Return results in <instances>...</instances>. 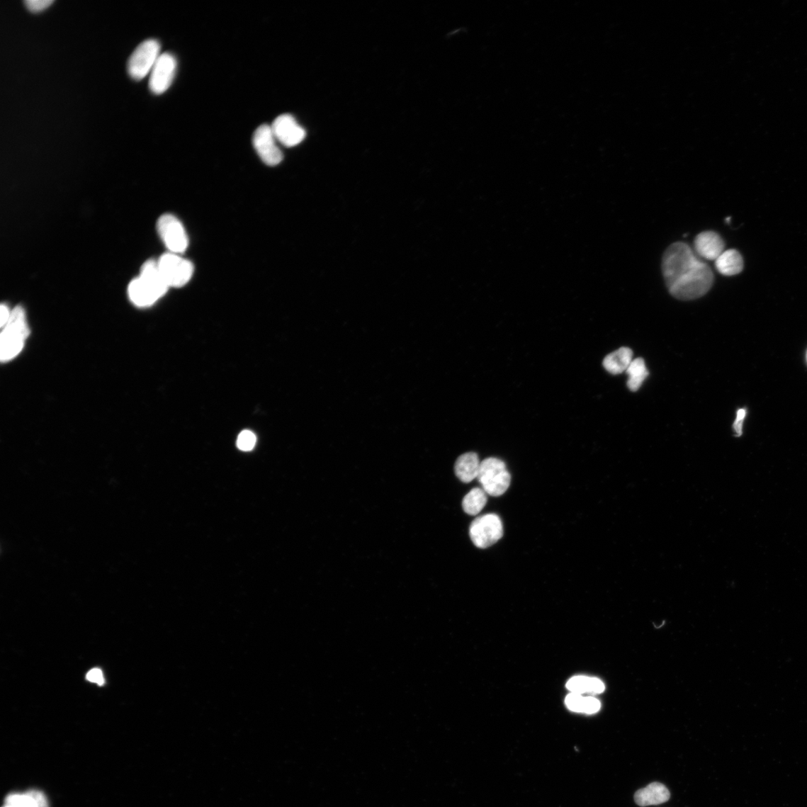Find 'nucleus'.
I'll use <instances>...</instances> for the list:
<instances>
[{
  "mask_svg": "<svg viewBox=\"0 0 807 807\" xmlns=\"http://www.w3.org/2000/svg\"><path fill=\"white\" fill-rule=\"evenodd\" d=\"M662 271L670 293L679 300L704 296L714 281L710 267L684 242L674 243L666 250Z\"/></svg>",
  "mask_w": 807,
  "mask_h": 807,
  "instance_id": "obj_1",
  "label": "nucleus"
},
{
  "mask_svg": "<svg viewBox=\"0 0 807 807\" xmlns=\"http://www.w3.org/2000/svg\"><path fill=\"white\" fill-rule=\"evenodd\" d=\"M626 372L628 376L627 386L633 392L638 391L649 376L645 362L643 359L633 360Z\"/></svg>",
  "mask_w": 807,
  "mask_h": 807,
  "instance_id": "obj_19",
  "label": "nucleus"
},
{
  "mask_svg": "<svg viewBox=\"0 0 807 807\" xmlns=\"http://www.w3.org/2000/svg\"><path fill=\"white\" fill-rule=\"evenodd\" d=\"M176 67V60L172 54L162 53L150 72L149 79L150 91L155 94L166 92L173 83Z\"/></svg>",
  "mask_w": 807,
  "mask_h": 807,
  "instance_id": "obj_10",
  "label": "nucleus"
},
{
  "mask_svg": "<svg viewBox=\"0 0 807 807\" xmlns=\"http://www.w3.org/2000/svg\"><path fill=\"white\" fill-rule=\"evenodd\" d=\"M164 281L170 287H182L193 278L194 266L181 254L167 253L157 261Z\"/></svg>",
  "mask_w": 807,
  "mask_h": 807,
  "instance_id": "obj_5",
  "label": "nucleus"
},
{
  "mask_svg": "<svg viewBox=\"0 0 807 807\" xmlns=\"http://www.w3.org/2000/svg\"><path fill=\"white\" fill-rule=\"evenodd\" d=\"M716 267L723 276H736L743 269V258L740 253L735 250L725 251L716 259Z\"/></svg>",
  "mask_w": 807,
  "mask_h": 807,
  "instance_id": "obj_16",
  "label": "nucleus"
},
{
  "mask_svg": "<svg viewBox=\"0 0 807 807\" xmlns=\"http://www.w3.org/2000/svg\"><path fill=\"white\" fill-rule=\"evenodd\" d=\"M600 709V703L592 696L585 697L582 713L594 714Z\"/></svg>",
  "mask_w": 807,
  "mask_h": 807,
  "instance_id": "obj_24",
  "label": "nucleus"
},
{
  "mask_svg": "<svg viewBox=\"0 0 807 807\" xmlns=\"http://www.w3.org/2000/svg\"><path fill=\"white\" fill-rule=\"evenodd\" d=\"M86 679L89 682L98 684L99 686H103L105 682L102 671L98 668L91 670L87 674Z\"/></svg>",
  "mask_w": 807,
  "mask_h": 807,
  "instance_id": "obj_26",
  "label": "nucleus"
},
{
  "mask_svg": "<svg viewBox=\"0 0 807 807\" xmlns=\"http://www.w3.org/2000/svg\"><path fill=\"white\" fill-rule=\"evenodd\" d=\"M481 462L476 453H468L461 456L455 465L456 474L464 483L471 482L478 478Z\"/></svg>",
  "mask_w": 807,
  "mask_h": 807,
  "instance_id": "obj_14",
  "label": "nucleus"
},
{
  "mask_svg": "<svg viewBox=\"0 0 807 807\" xmlns=\"http://www.w3.org/2000/svg\"><path fill=\"white\" fill-rule=\"evenodd\" d=\"M3 328L0 339V357L3 362H8L18 356L23 348L25 340L30 334L23 307H16L11 312L10 318Z\"/></svg>",
  "mask_w": 807,
  "mask_h": 807,
  "instance_id": "obj_3",
  "label": "nucleus"
},
{
  "mask_svg": "<svg viewBox=\"0 0 807 807\" xmlns=\"http://www.w3.org/2000/svg\"><path fill=\"white\" fill-rule=\"evenodd\" d=\"M694 249L697 256L708 261H716L724 252V242L717 232L705 231L695 238Z\"/></svg>",
  "mask_w": 807,
  "mask_h": 807,
  "instance_id": "obj_12",
  "label": "nucleus"
},
{
  "mask_svg": "<svg viewBox=\"0 0 807 807\" xmlns=\"http://www.w3.org/2000/svg\"><path fill=\"white\" fill-rule=\"evenodd\" d=\"M477 478L486 493L492 497L504 495L512 480L505 463L496 458H489L481 462Z\"/></svg>",
  "mask_w": 807,
  "mask_h": 807,
  "instance_id": "obj_4",
  "label": "nucleus"
},
{
  "mask_svg": "<svg viewBox=\"0 0 807 807\" xmlns=\"http://www.w3.org/2000/svg\"><path fill=\"white\" fill-rule=\"evenodd\" d=\"M585 697L580 694L571 693L565 700L568 708L573 712L582 713Z\"/></svg>",
  "mask_w": 807,
  "mask_h": 807,
  "instance_id": "obj_22",
  "label": "nucleus"
},
{
  "mask_svg": "<svg viewBox=\"0 0 807 807\" xmlns=\"http://www.w3.org/2000/svg\"><path fill=\"white\" fill-rule=\"evenodd\" d=\"M0 316H1V318H0V322H1V327H4L8 322L11 316V312L6 305H1V308H0Z\"/></svg>",
  "mask_w": 807,
  "mask_h": 807,
  "instance_id": "obj_27",
  "label": "nucleus"
},
{
  "mask_svg": "<svg viewBox=\"0 0 807 807\" xmlns=\"http://www.w3.org/2000/svg\"><path fill=\"white\" fill-rule=\"evenodd\" d=\"M670 797L671 794L665 785L653 783L636 793L635 801L640 806H647L665 803Z\"/></svg>",
  "mask_w": 807,
  "mask_h": 807,
  "instance_id": "obj_13",
  "label": "nucleus"
},
{
  "mask_svg": "<svg viewBox=\"0 0 807 807\" xmlns=\"http://www.w3.org/2000/svg\"><path fill=\"white\" fill-rule=\"evenodd\" d=\"M806 358H807V354H806Z\"/></svg>",
  "mask_w": 807,
  "mask_h": 807,
  "instance_id": "obj_28",
  "label": "nucleus"
},
{
  "mask_svg": "<svg viewBox=\"0 0 807 807\" xmlns=\"http://www.w3.org/2000/svg\"><path fill=\"white\" fill-rule=\"evenodd\" d=\"M567 688L572 693L580 694L586 692L598 694L605 690L604 682L599 679L582 676L571 678L568 682Z\"/></svg>",
  "mask_w": 807,
  "mask_h": 807,
  "instance_id": "obj_17",
  "label": "nucleus"
},
{
  "mask_svg": "<svg viewBox=\"0 0 807 807\" xmlns=\"http://www.w3.org/2000/svg\"><path fill=\"white\" fill-rule=\"evenodd\" d=\"M169 287L164 281L157 261L149 259L145 262L138 278L132 280L128 286V295L137 307H146L155 304Z\"/></svg>",
  "mask_w": 807,
  "mask_h": 807,
  "instance_id": "obj_2",
  "label": "nucleus"
},
{
  "mask_svg": "<svg viewBox=\"0 0 807 807\" xmlns=\"http://www.w3.org/2000/svg\"><path fill=\"white\" fill-rule=\"evenodd\" d=\"M256 441V436L253 432L250 431H243L239 435L237 446L242 451H249L254 448Z\"/></svg>",
  "mask_w": 807,
  "mask_h": 807,
  "instance_id": "obj_21",
  "label": "nucleus"
},
{
  "mask_svg": "<svg viewBox=\"0 0 807 807\" xmlns=\"http://www.w3.org/2000/svg\"><path fill=\"white\" fill-rule=\"evenodd\" d=\"M160 44L155 39L144 40L132 53L128 64L130 76L141 80L152 72L160 56Z\"/></svg>",
  "mask_w": 807,
  "mask_h": 807,
  "instance_id": "obj_6",
  "label": "nucleus"
},
{
  "mask_svg": "<svg viewBox=\"0 0 807 807\" xmlns=\"http://www.w3.org/2000/svg\"><path fill=\"white\" fill-rule=\"evenodd\" d=\"M277 140L268 125L259 126L254 133L253 145L262 161L269 167H276L283 158L282 152L277 145Z\"/></svg>",
  "mask_w": 807,
  "mask_h": 807,
  "instance_id": "obj_9",
  "label": "nucleus"
},
{
  "mask_svg": "<svg viewBox=\"0 0 807 807\" xmlns=\"http://www.w3.org/2000/svg\"><path fill=\"white\" fill-rule=\"evenodd\" d=\"M26 7L32 12H39L47 9L53 4L52 0H26Z\"/></svg>",
  "mask_w": 807,
  "mask_h": 807,
  "instance_id": "obj_23",
  "label": "nucleus"
},
{
  "mask_svg": "<svg viewBox=\"0 0 807 807\" xmlns=\"http://www.w3.org/2000/svg\"><path fill=\"white\" fill-rule=\"evenodd\" d=\"M470 536L478 548H488L503 536L500 517L495 514H488L475 519L470 528Z\"/></svg>",
  "mask_w": 807,
  "mask_h": 807,
  "instance_id": "obj_8",
  "label": "nucleus"
},
{
  "mask_svg": "<svg viewBox=\"0 0 807 807\" xmlns=\"http://www.w3.org/2000/svg\"><path fill=\"white\" fill-rule=\"evenodd\" d=\"M158 234L169 252L181 254L188 246V238L181 222L173 215H162L157 224Z\"/></svg>",
  "mask_w": 807,
  "mask_h": 807,
  "instance_id": "obj_7",
  "label": "nucleus"
},
{
  "mask_svg": "<svg viewBox=\"0 0 807 807\" xmlns=\"http://www.w3.org/2000/svg\"><path fill=\"white\" fill-rule=\"evenodd\" d=\"M271 127L277 141L287 147L302 143L306 137L305 129L289 114L278 116Z\"/></svg>",
  "mask_w": 807,
  "mask_h": 807,
  "instance_id": "obj_11",
  "label": "nucleus"
},
{
  "mask_svg": "<svg viewBox=\"0 0 807 807\" xmlns=\"http://www.w3.org/2000/svg\"><path fill=\"white\" fill-rule=\"evenodd\" d=\"M487 493L482 488H474L465 496L462 506L463 511L469 515L480 514L487 502Z\"/></svg>",
  "mask_w": 807,
  "mask_h": 807,
  "instance_id": "obj_20",
  "label": "nucleus"
},
{
  "mask_svg": "<svg viewBox=\"0 0 807 807\" xmlns=\"http://www.w3.org/2000/svg\"><path fill=\"white\" fill-rule=\"evenodd\" d=\"M633 352L627 347H622L605 358L604 366L612 375H619L626 369L633 361Z\"/></svg>",
  "mask_w": 807,
  "mask_h": 807,
  "instance_id": "obj_15",
  "label": "nucleus"
},
{
  "mask_svg": "<svg viewBox=\"0 0 807 807\" xmlns=\"http://www.w3.org/2000/svg\"><path fill=\"white\" fill-rule=\"evenodd\" d=\"M6 803L18 807H48L45 796L39 791L11 794L7 797Z\"/></svg>",
  "mask_w": 807,
  "mask_h": 807,
  "instance_id": "obj_18",
  "label": "nucleus"
},
{
  "mask_svg": "<svg viewBox=\"0 0 807 807\" xmlns=\"http://www.w3.org/2000/svg\"><path fill=\"white\" fill-rule=\"evenodd\" d=\"M745 416L746 410L745 409H740L738 410L736 419L733 425V428L737 436H740L743 434V422Z\"/></svg>",
  "mask_w": 807,
  "mask_h": 807,
  "instance_id": "obj_25",
  "label": "nucleus"
}]
</instances>
